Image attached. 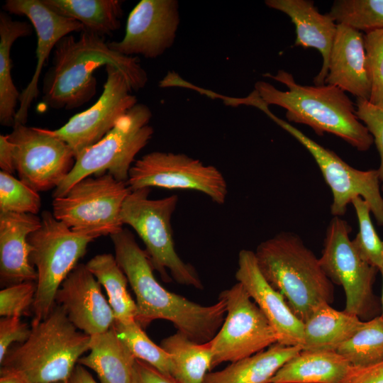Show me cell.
Segmentation results:
<instances>
[{
    "label": "cell",
    "instance_id": "cell-25",
    "mask_svg": "<svg viewBox=\"0 0 383 383\" xmlns=\"http://www.w3.org/2000/svg\"><path fill=\"white\" fill-rule=\"evenodd\" d=\"M351 367L337 352L301 350L267 383H341Z\"/></svg>",
    "mask_w": 383,
    "mask_h": 383
},
{
    "label": "cell",
    "instance_id": "cell-10",
    "mask_svg": "<svg viewBox=\"0 0 383 383\" xmlns=\"http://www.w3.org/2000/svg\"><path fill=\"white\" fill-rule=\"evenodd\" d=\"M351 230L347 221L334 216L328 226L319 261L331 281L343 287L345 311L366 321L382 313L381 303L373 292L379 270L360 256L350 240Z\"/></svg>",
    "mask_w": 383,
    "mask_h": 383
},
{
    "label": "cell",
    "instance_id": "cell-22",
    "mask_svg": "<svg viewBox=\"0 0 383 383\" xmlns=\"http://www.w3.org/2000/svg\"><path fill=\"white\" fill-rule=\"evenodd\" d=\"M265 4L287 14L296 28L294 46L318 50L323 59L321 68L313 79L316 86L325 84L337 23L322 14L309 0H266Z\"/></svg>",
    "mask_w": 383,
    "mask_h": 383
},
{
    "label": "cell",
    "instance_id": "cell-40",
    "mask_svg": "<svg viewBox=\"0 0 383 383\" xmlns=\"http://www.w3.org/2000/svg\"><path fill=\"white\" fill-rule=\"evenodd\" d=\"M132 383H180L172 376L161 372L148 363L135 359Z\"/></svg>",
    "mask_w": 383,
    "mask_h": 383
},
{
    "label": "cell",
    "instance_id": "cell-9",
    "mask_svg": "<svg viewBox=\"0 0 383 383\" xmlns=\"http://www.w3.org/2000/svg\"><path fill=\"white\" fill-rule=\"evenodd\" d=\"M131 189L109 173L88 177L74 184L67 193L54 198L52 214L72 231L96 238L123 230L122 206Z\"/></svg>",
    "mask_w": 383,
    "mask_h": 383
},
{
    "label": "cell",
    "instance_id": "cell-32",
    "mask_svg": "<svg viewBox=\"0 0 383 383\" xmlns=\"http://www.w3.org/2000/svg\"><path fill=\"white\" fill-rule=\"evenodd\" d=\"M113 326L118 336L135 359L144 361L161 372L172 376L174 365L170 355L155 344L136 321L121 322L115 320Z\"/></svg>",
    "mask_w": 383,
    "mask_h": 383
},
{
    "label": "cell",
    "instance_id": "cell-38",
    "mask_svg": "<svg viewBox=\"0 0 383 383\" xmlns=\"http://www.w3.org/2000/svg\"><path fill=\"white\" fill-rule=\"evenodd\" d=\"M355 114L372 135L380 157L377 169L383 190V106L374 105L368 100L357 99Z\"/></svg>",
    "mask_w": 383,
    "mask_h": 383
},
{
    "label": "cell",
    "instance_id": "cell-6",
    "mask_svg": "<svg viewBox=\"0 0 383 383\" xmlns=\"http://www.w3.org/2000/svg\"><path fill=\"white\" fill-rule=\"evenodd\" d=\"M150 192L148 187L131 190L122 206L123 224L132 227L141 238L154 270L159 272L165 282L171 280L168 271L178 284L203 289L194 267L184 262L175 250L171 218L178 196L150 199Z\"/></svg>",
    "mask_w": 383,
    "mask_h": 383
},
{
    "label": "cell",
    "instance_id": "cell-20",
    "mask_svg": "<svg viewBox=\"0 0 383 383\" xmlns=\"http://www.w3.org/2000/svg\"><path fill=\"white\" fill-rule=\"evenodd\" d=\"M325 84L335 86L357 99H370L371 83L362 33L337 23Z\"/></svg>",
    "mask_w": 383,
    "mask_h": 383
},
{
    "label": "cell",
    "instance_id": "cell-44",
    "mask_svg": "<svg viewBox=\"0 0 383 383\" xmlns=\"http://www.w3.org/2000/svg\"><path fill=\"white\" fill-rule=\"evenodd\" d=\"M68 383H98L85 367L77 364Z\"/></svg>",
    "mask_w": 383,
    "mask_h": 383
},
{
    "label": "cell",
    "instance_id": "cell-35",
    "mask_svg": "<svg viewBox=\"0 0 383 383\" xmlns=\"http://www.w3.org/2000/svg\"><path fill=\"white\" fill-rule=\"evenodd\" d=\"M40 206L38 192L12 174L0 172V211L36 215Z\"/></svg>",
    "mask_w": 383,
    "mask_h": 383
},
{
    "label": "cell",
    "instance_id": "cell-17",
    "mask_svg": "<svg viewBox=\"0 0 383 383\" xmlns=\"http://www.w3.org/2000/svg\"><path fill=\"white\" fill-rule=\"evenodd\" d=\"M8 13L27 17L37 35L36 66L32 79L21 92L20 107L15 123L26 124L29 108L39 93L38 82L41 71L57 42L72 32H82V23L62 16L48 8L41 0H7L2 6Z\"/></svg>",
    "mask_w": 383,
    "mask_h": 383
},
{
    "label": "cell",
    "instance_id": "cell-19",
    "mask_svg": "<svg viewBox=\"0 0 383 383\" xmlns=\"http://www.w3.org/2000/svg\"><path fill=\"white\" fill-rule=\"evenodd\" d=\"M238 265L235 279L268 320L276 334L277 343L302 347L304 323L292 311L283 295L265 279L257 266L255 252L240 250Z\"/></svg>",
    "mask_w": 383,
    "mask_h": 383
},
{
    "label": "cell",
    "instance_id": "cell-36",
    "mask_svg": "<svg viewBox=\"0 0 383 383\" xmlns=\"http://www.w3.org/2000/svg\"><path fill=\"white\" fill-rule=\"evenodd\" d=\"M364 43L371 83L369 101L383 106V28L365 32Z\"/></svg>",
    "mask_w": 383,
    "mask_h": 383
},
{
    "label": "cell",
    "instance_id": "cell-37",
    "mask_svg": "<svg viewBox=\"0 0 383 383\" xmlns=\"http://www.w3.org/2000/svg\"><path fill=\"white\" fill-rule=\"evenodd\" d=\"M36 292L35 281L7 286L0 292V315L21 317L33 308Z\"/></svg>",
    "mask_w": 383,
    "mask_h": 383
},
{
    "label": "cell",
    "instance_id": "cell-27",
    "mask_svg": "<svg viewBox=\"0 0 383 383\" xmlns=\"http://www.w3.org/2000/svg\"><path fill=\"white\" fill-rule=\"evenodd\" d=\"M52 11L82 23L84 30L101 37L121 28L123 16L119 0H41Z\"/></svg>",
    "mask_w": 383,
    "mask_h": 383
},
{
    "label": "cell",
    "instance_id": "cell-8",
    "mask_svg": "<svg viewBox=\"0 0 383 383\" xmlns=\"http://www.w3.org/2000/svg\"><path fill=\"white\" fill-rule=\"evenodd\" d=\"M40 226L28 237L30 260L37 272L32 323L45 319L55 307L56 294L94 238L72 231L44 211Z\"/></svg>",
    "mask_w": 383,
    "mask_h": 383
},
{
    "label": "cell",
    "instance_id": "cell-41",
    "mask_svg": "<svg viewBox=\"0 0 383 383\" xmlns=\"http://www.w3.org/2000/svg\"><path fill=\"white\" fill-rule=\"evenodd\" d=\"M341 383H383V361L365 367H353Z\"/></svg>",
    "mask_w": 383,
    "mask_h": 383
},
{
    "label": "cell",
    "instance_id": "cell-29",
    "mask_svg": "<svg viewBox=\"0 0 383 383\" xmlns=\"http://www.w3.org/2000/svg\"><path fill=\"white\" fill-rule=\"evenodd\" d=\"M172 357V377L180 383H203L212 368L210 343H198L177 331L160 342V345Z\"/></svg>",
    "mask_w": 383,
    "mask_h": 383
},
{
    "label": "cell",
    "instance_id": "cell-28",
    "mask_svg": "<svg viewBox=\"0 0 383 383\" xmlns=\"http://www.w3.org/2000/svg\"><path fill=\"white\" fill-rule=\"evenodd\" d=\"M32 27L27 21L13 20L6 11L0 13V123L4 126L13 127L21 94L11 77V46L17 39L30 35Z\"/></svg>",
    "mask_w": 383,
    "mask_h": 383
},
{
    "label": "cell",
    "instance_id": "cell-26",
    "mask_svg": "<svg viewBox=\"0 0 383 383\" xmlns=\"http://www.w3.org/2000/svg\"><path fill=\"white\" fill-rule=\"evenodd\" d=\"M302 350L301 345L275 343L267 349L231 362L223 370L209 372L203 383H267L288 360Z\"/></svg>",
    "mask_w": 383,
    "mask_h": 383
},
{
    "label": "cell",
    "instance_id": "cell-15",
    "mask_svg": "<svg viewBox=\"0 0 383 383\" xmlns=\"http://www.w3.org/2000/svg\"><path fill=\"white\" fill-rule=\"evenodd\" d=\"M105 69L106 80L102 94L94 104L73 116L57 129L42 128L44 133L65 141L75 157L101 140L118 119L138 104L123 74L111 65H106Z\"/></svg>",
    "mask_w": 383,
    "mask_h": 383
},
{
    "label": "cell",
    "instance_id": "cell-2",
    "mask_svg": "<svg viewBox=\"0 0 383 383\" xmlns=\"http://www.w3.org/2000/svg\"><path fill=\"white\" fill-rule=\"evenodd\" d=\"M107 65L123 74L133 91L144 88L148 82L138 57L111 50L104 37L87 30L81 32L78 39L65 35L56 44L52 65L44 74L42 101L55 109L80 107L96 93L94 72Z\"/></svg>",
    "mask_w": 383,
    "mask_h": 383
},
{
    "label": "cell",
    "instance_id": "cell-31",
    "mask_svg": "<svg viewBox=\"0 0 383 383\" xmlns=\"http://www.w3.org/2000/svg\"><path fill=\"white\" fill-rule=\"evenodd\" d=\"M353 367L383 361V316L364 321L362 326L337 350Z\"/></svg>",
    "mask_w": 383,
    "mask_h": 383
},
{
    "label": "cell",
    "instance_id": "cell-23",
    "mask_svg": "<svg viewBox=\"0 0 383 383\" xmlns=\"http://www.w3.org/2000/svg\"><path fill=\"white\" fill-rule=\"evenodd\" d=\"M135 360L112 326L101 333L91 335L89 353L80 357L77 363L94 371L100 383H132Z\"/></svg>",
    "mask_w": 383,
    "mask_h": 383
},
{
    "label": "cell",
    "instance_id": "cell-43",
    "mask_svg": "<svg viewBox=\"0 0 383 383\" xmlns=\"http://www.w3.org/2000/svg\"><path fill=\"white\" fill-rule=\"evenodd\" d=\"M0 383H31L22 372L9 368L1 367Z\"/></svg>",
    "mask_w": 383,
    "mask_h": 383
},
{
    "label": "cell",
    "instance_id": "cell-5",
    "mask_svg": "<svg viewBox=\"0 0 383 383\" xmlns=\"http://www.w3.org/2000/svg\"><path fill=\"white\" fill-rule=\"evenodd\" d=\"M30 328L28 340L9 350L1 367L22 372L31 383L68 381L79 359L89 350L91 335L78 330L58 304Z\"/></svg>",
    "mask_w": 383,
    "mask_h": 383
},
{
    "label": "cell",
    "instance_id": "cell-12",
    "mask_svg": "<svg viewBox=\"0 0 383 383\" xmlns=\"http://www.w3.org/2000/svg\"><path fill=\"white\" fill-rule=\"evenodd\" d=\"M131 190L152 187L201 192L218 204L226 202L228 185L221 172L183 153L153 151L135 161L129 171Z\"/></svg>",
    "mask_w": 383,
    "mask_h": 383
},
{
    "label": "cell",
    "instance_id": "cell-11",
    "mask_svg": "<svg viewBox=\"0 0 383 383\" xmlns=\"http://www.w3.org/2000/svg\"><path fill=\"white\" fill-rule=\"evenodd\" d=\"M218 299L226 303V315L209 341L212 367L251 356L277 343L268 320L240 282L221 292Z\"/></svg>",
    "mask_w": 383,
    "mask_h": 383
},
{
    "label": "cell",
    "instance_id": "cell-1",
    "mask_svg": "<svg viewBox=\"0 0 383 383\" xmlns=\"http://www.w3.org/2000/svg\"><path fill=\"white\" fill-rule=\"evenodd\" d=\"M111 238L115 258L135 295V321L142 328L164 319L196 343H206L215 337L226 315L223 299L202 306L169 292L156 280L146 251L139 247L131 231L123 228Z\"/></svg>",
    "mask_w": 383,
    "mask_h": 383
},
{
    "label": "cell",
    "instance_id": "cell-3",
    "mask_svg": "<svg viewBox=\"0 0 383 383\" xmlns=\"http://www.w3.org/2000/svg\"><path fill=\"white\" fill-rule=\"evenodd\" d=\"M264 76L284 84L288 89L281 91L259 81L254 91L266 105L285 109L289 122L307 125L318 135L333 134L359 151H367L373 144L372 135L355 114V104L340 88L331 84L304 86L285 70Z\"/></svg>",
    "mask_w": 383,
    "mask_h": 383
},
{
    "label": "cell",
    "instance_id": "cell-16",
    "mask_svg": "<svg viewBox=\"0 0 383 383\" xmlns=\"http://www.w3.org/2000/svg\"><path fill=\"white\" fill-rule=\"evenodd\" d=\"M179 23L177 0H141L129 13L123 38L107 44L123 55L155 59L173 45Z\"/></svg>",
    "mask_w": 383,
    "mask_h": 383
},
{
    "label": "cell",
    "instance_id": "cell-7",
    "mask_svg": "<svg viewBox=\"0 0 383 383\" xmlns=\"http://www.w3.org/2000/svg\"><path fill=\"white\" fill-rule=\"evenodd\" d=\"M151 118L147 105L136 104L101 140L75 157L72 170L54 189L53 199L65 195L77 182L92 174L109 173L118 181L127 182L135 157L152 137Z\"/></svg>",
    "mask_w": 383,
    "mask_h": 383
},
{
    "label": "cell",
    "instance_id": "cell-45",
    "mask_svg": "<svg viewBox=\"0 0 383 383\" xmlns=\"http://www.w3.org/2000/svg\"><path fill=\"white\" fill-rule=\"evenodd\" d=\"M380 271L382 276V281H383V266L379 270ZM381 306H382V313L381 316H383V285H382V295L381 299Z\"/></svg>",
    "mask_w": 383,
    "mask_h": 383
},
{
    "label": "cell",
    "instance_id": "cell-14",
    "mask_svg": "<svg viewBox=\"0 0 383 383\" xmlns=\"http://www.w3.org/2000/svg\"><path fill=\"white\" fill-rule=\"evenodd\" d=\"M8 137L19 179L38 192L55 189L74 165L70 146L41 128L16 123Z\"/></svg>",
    "mask_w": 383,
    "mask_h": 383
},
{
    "label": "cell",
    "instance_id": "cell-13",
    "mask_svg": "<svg viewBox=\"0 0 383 383\" xmlns=\"http://www.w3.org/2000/svg\"><path fill=\"white\" fill-rule=\"evenodd\" d=\"M260 109L295 138L313 156L332 192L331 212L334 216H343L352 200L360 196L369 204L377 224L383 226V198L377 170L364 171L350 166L333 151L321 146L289 123L274 116L268 106L263 105Z\"/></svg>",
    "mask_w": 383,
    "mask_h": 383
},
{
    "label": "cell",
    "instance_id": "cell-39",
    "mask_svg": "<svg viewBox=\"0 0 383 383\" xmlns=\"http://www.w3.org/2000/svg\"><path fill=\"white\" fill-rule=\"evenodd\" d=\"M31 328L21 317L5 316L0 320V363L13 343H23L30 336Z\"/></svg>",
    "mask_w": 383,
    "mask_h": 383
},
{
    "label": "cell",
    "instance_id": "cell-21",
    "mask_svg": "<svg viewBox=\"0 0 383 383\" xmlns=\"http://www.w3.org/2000/svg\"><path fill=\"white\" fill-rule=\"evenodd\" d=\"M41 218L32 213L0 211V279L10 286L36 281L37 272L30 260L28 235L37 230Z\"/></svg>",
    "mask_w": 383,
    "mask_h": 383
},
{
    "label": "cell",
    "instance_id": "cell-24",
    "mask_svg": "<svg viewBox=\"0 0 383 383\" xmlns=\"http://www.w3.org/2000/svg\"><path fill=\"white\" fill-rule=\"evenodd\" d=\"M304 323L303 350L337 352L364 321L345 310L338 311L323 303Z\"/></svg>",
    "mask_w": 383,
    "mask_h": 383
},
{
    "label": "cell",
    "instance_id": "cell-46",
    "mask_svg": "<svg viewBox=\"0 0 383 383\" xmlns=\"http://www.w3.org/2000/svg\"><path fill=\"white\" fill-rule=\"evenodd\" d=\"M55 383H68V381H62V382H58Z\"/></svg>",
    "mask_w": 383,
    "mask_h": 383
},
{
    "label": "cell",
    "instance_id": "cell-42",
    "mask_svg": "<svg viewBox=\"0 0 383 383\" xmlns=\"http://www.w3.org/2000/svg\"><path fill=\"white\" fill-rule=\"evenodd\" d=\"M1 171L12 174L15 171L13 148L7 135H0Z\"/></svg>",
    "mask_w": 383,
    "mask_h": 383
},
{
    "label": "cell",
    "instance_id": "cell-4",
    "mask_svg": "<svg viewBox=\"0 0 383 383\" xmlns=\"http://www.w3.org/2000/svg\"><path fill=\"white\" fill-rule=\"evenodd\" d=\"M254 252L265 279L303 322L320 304L333 302V283L319 258L296 234L281 232L260 243Z\"/></svg>",
    "mask_w": 383,
    "mask_h": 383
},
{
    "label": "cell",
    "instance_id": "cell-34",
    "mask_svg": "<svg viewBox=\"0 0 383 383\" xmlns=\"http://www.w3.org/2000/svg\"><path fill=\"white\" fill-rule=\"evenodd\" d=\"M353 205L359 224V231L352 240L360 256L379 270L383 266V241L377 235L370 218V207L362 197L354 198Z\"/></svg>",
    "mask_w": 383,
    "mask_h": 383
},
{
    "label": "cell",
    "instance_id": "cell-33",
    "mask_svg": "<svg viewBox=\"0 0 383 383\" xmlns=\"http://www.w3.org/2000/svg\"><path fill=\"white\" fill-rule=\"evenodd\" d=\"M328 14L337 23L361 32L383 28V0L335 1Z\"/></svg>",
    "mask_w": 383,
    "mask_h": 383
},
{
    "label": "cell",
    "instance_id": "cell-18",
    "mask_svg": "<svg viewBox=\"0 0 383 383\" xmlns=\"http://www.w3.org/2000/svg\"><path fill=\"white\" fill-rule=\"evenodd\" d=\"M55 303L78 330L89 335L107 331L115 321L101 284L84 264H78L62 282Z\"/></svg>",
    "mask_w": 383,
    "mask_h": 383
},
{
    "label": "cell",
    "instance_id": "cell-30",
    "mask_svg": "<svg viewBox=\"0 0 383 383\" xmlns=\"http://www.w3.org/2000/svg\"><path fill=\"white\" fill-rule=\"evenodd\" d=\"M86 265L105 288L115 320L121 322L135 321L137 305L128 291V279L115 256L110 253L99 254Z\"/></svg>",
    "mask_w": 383,
    "mask_h": 383
}]
</instances>
